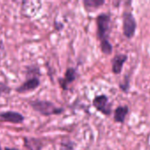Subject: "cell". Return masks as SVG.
Segmentation results:
<instances>
[{
  "label": "cell",
  "instance_id": "cell-1",
  "mask_svg": "<svg viewBox=\"0 0 150 150\" xmlns=\"http://www.w3.org/2000/svg\"><path fill=\"white\" fill-rule=\"evenodd\" d=\"M97 36L100 40V48L103 54L109 55L112 53L113 47L109 41V34L111 31V14L110 13H100L97 18Z\"/></svg>",
  "mask_w": 150,
  "mask_h": 150
},
{
  "label": "cell",
  "instance_id": "cell-2",
  "mask_svg": "<svg viewBox=\"0 0 150 150\" xmlns=\"http://www.w3.org/2000/svg\"><path fill=\"white\" fill-rule=\"evenodd\" d=\"M29 105L32 109L42 116H52V115H60L63 113L64 109L54 105L53 102L48 100H40L35 99L29 101Z\"/></svg>",
  "mask_w": 150,
  "mask_h": 150
},
{
  "label": "cell",
  "instance_id": "cell-3",
  "mask_svg": "<svg viewBox=\"0 0 150 150\" xmlns=\"http://www.w3.org/2000/svg\"><path fill=\"white\" fill-rule=\"evenodd\" d=\"M123 33L126 38L132 39L135 34L137 23L134 14L131 11H124L123 15Z\"/></svg>",
  "mask_w": 150,
  "mask_h": 150
},
{
  "label": "cell",
  "instance_id": "cell-4",
  "mask_svg": "<svg viewBox=\"0 0 150 150\" xmlns=\"http://www.w3.org/2000/svg\"><path fill=\"white\" fill-rule=\"evenodd\" d=\"M92 105L104 115L109 116L112 113V105L109 103V98L106 95H99L95 97L92 101Z\"/></svg>",
  "mask_w": 150,
  "mask_h": 150
},
{
  "label": "cell",
  "instance_id": "cell-5",
  "mask_svg": "<svg viewBox=\"0 0 150 150\" xmlns=\"http://www.w3.org/2000/svg\"><path fill=\"white\" fill-rule=\"evenodd\" d=\"M77 76H78V74H77L76 69L70 67L67 69L64 77L58 78V83L63 91H68L69 89V85L76 80Z\"/></svg>",
  "mask_w": 150,
  "mask_h": 150
},
{
  "label": "cell",
  "instance_id": "cell-6",
  "mask_svg": "<svg viewBox=\"0 0 150 150\" xmlns=\"http://www.w3.org/2000/svg\"><path fill=\"white\" fill-rule=\"evenodd\" d=\"M40 85V80L39 77H30L27 78L26 81H25L21 85L16 88V91L18 93H25L35 91L39 86Z\"/></svg>",
  "mask_w": 150,
  "mask_h": 150
},
{
  "label": "cell",
  "instance_id": "cell-7",
  "mask_svg": "<svg viewBox=\"0 0 150 150\" xmlns=\"http://www.w3.org/2000/svg\"><path fill=\"white\" fill-rule=\"evenodd\" d=\"M0 120L2 121L12 123V124H21L25 120V117L18 112L13 111H6L0 112Z\"/></svg>",
  "mask_w": 150,
  "mask_h": 150
},
{
  "label": "cell",
  "instance_id": "cell-8",
  "mask_svg": "<svg viewBox=\"0 0 150 150\" xmlns=\"http://www.w3.org/2000/svg\"><path fill=\"white\" fill-rule=\"evenodd\" d=\"M128 56L123 54H118L112 59V72L116 75H120L122 71L124 63L127 61Z\"/></svg>",
  "mask_w": 150,
  "mask_h": 150
},
{
  "label": "cell",
  "instance_id": "cell-9",
  "mask_svg": "<svg viewBox=\"0 0 150 150\" xmlns=\"http://www.w3.org/2000/svg\"><path fill=\"white\" fill-rule=\"evenodd\" d=\"M24 146L28 150H41L43 142L41 140L34 137H24Z\"/></svg>",
  "mask_w": 150,
  "mask_h": 150
},
{
  "label": "cell",
  "instance_id": "cell-10",
  "mask_svg": "<svg viewBox=\"0 0 150 150\" xmlns=\"http://www.w3.org/2000/svg\"><path fill=\"white\" fill-rule=\"evenodd\" d=\"M128 112H129L128 106L127 105L118 106L114 111V121L117 123H124Z\"/></svg>",
  "mask_w": 150,
  "mask_h": 150
},
{
  "label": "cell",
  "instance_id": "cell-11",
  "mask_svg": "<svg viewBox=\"0 0 150 150\" xmlns=\"http://www.w3.org/2000/svg\"><path fill=\"white\" fill-rule=\"evenodd\" d=\"M105 0H83V4L86 11H92L96 9H98L103 4H105Z\"/></svg>",
  "mask_w": 150,
  "mask_h": 150
},
{
  "label": "cell",
  "instance_id": "cell-12",
  "mask_svg": "<svg viewBox=\"0 0 150 150\" xmlns=\"http://www.w3.org/2000/svg\"><path fill=\"white\" fill-rule=\"evenodd\" d=\"M26 75L27 76L30 78V77H38L40 75V69L36 66V65H31V66H28L26 67Z\"/></svg>",
  "mask_w": 150,
  "mask_h": 150
},
{
  "label": "cell",
  "instance_id": "cell-13",
  "mask_svg": "<svg viewBox=\"0 0 150 150\" xmlns=\"http://www.w3.org/2000/svg\"><path fill=\"white\" fill-rule=\"evenodd\" d=\"M129 84H130V77L128 75H126L123 81L120 83V88L121 89V91L127 93L129 90V86H130Z\"/></svg>",
  "mask_w": 150,
  "mask_h": 150
},
{
  "label": "cell",
  "instance_id": "cell-14",
  "mask_svg": "<svg viewBox=\"0 0 150 150\" xmlns=\"http://www.w3.org/2000/svg\"><path fill=\"white\" fill-rule=\"evenodd\" d=\"M74 142L71 141H63L61 143V146L63 149L65 150H73L74 149Z\"/></svg>",
  "mask_w": 150,
  "mask_h": 150
},
{
  "label": "cell",
  "instance_id": "cell-15",
  "mask_svg": "<svg viewBox=\"0 0 150 150\" xmlns=\"http://www.w3.org/2000/svg\"><path fill=\"white\" fill-rule=\"evenodd\" d=\"M10 91H11V88L7 84H5L4 83L0 82V97L4 93H9Z\"/></svg>",
  "mask_w": 150,
  "mask_h": 150
},
{
  "label": "cell",
  "instance_id": "cell-16",
  "mask_svg": "<svg viewBox=\"0 0 150 150\" xmlns=\"http://www.w3.org/2000/svg\"><path fill=\"white\" fill-rule=\"evenodd\" d=\"M6 56V50H5V47L4 44L2 40H0V62L4 59Z\"/></svg>",
  "mask_w": 150,
  "mask_h": 150
},
{
  "label": "cell",
  "instance_id": "cell-17",
  "mask_svg": "<svg viewBox=\"0 0 150 150\" xmlns=\"http://www.w3.org/2000/svg\"><path fill=\"white\" fill-rule=\"evenodd\" d=\"M54 27H55V29L57 30V31H61V30H62L63 29V24L62 23H61V22H59V21H54Z\"/></svg>",
  "mask_w": 150,
  "mask_h": 150
},
{
  "label": "cell",
  "instance_id": "cell-18",
  "mask_svg": "<svg viewBox=\"0 0 150 150\" xmlns=\"http://www.w3.org/2000/svg\"><path fill=\"white\" fill-rule=\"evenodd\" d=\"M4 150H19L18 149H16V148H9V147H5Z\"/></svg>",
  "mask_w": 150,
  "mask_h": 150
},
{
  "label": "cell",
  "instance_id": "cell-19",
  "mask_svg": "<svg viewBox=\"0 0 150 150\" xmlns=\"http://www.w3.org/2000/svg\"><path fill=\"white\" fill-rule=\"evenodd\" d=\"M0 150H2V148H1V144H0Z\"/></svg>",
  "mask_w": 150,
  "mask_h": 150
}]
</instances>
